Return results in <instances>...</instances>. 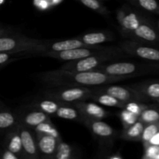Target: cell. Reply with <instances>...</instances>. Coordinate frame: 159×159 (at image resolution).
I'll return each instance as SVG.
<instances>
[{
	"instance_id": "obj_1",
	"label": "cell",
	"mask_w": 159,
	"mask_h": 159,
	"mask_svg": "<svg viewBox=\"0 0 159 159\" xmlns=\"http://www.w3.org/2000/svg\"><path fill=\"white\" fill-rule=\"evenodd\" d=\"M34 76L36 80L45 87L99 86L132 79L129 76L112 75L95 70L74 71L61 68L37 73Z\"/></svg>"
},
{
	"instance_id": "obj_2",
	"label": "cell",
	"mask_w": 159,
	"mask_h": 159,
	"mask_svg": "<svg viewBox=\"0 0 159 159\" xmlns=\"http://www.w3.org/2000/svg\"><path fill=\"white\" fill-rule=\"evenodd\" d=\"M94 70L112 75L129 76L134 79L144 75L159 74V62L148 63L117 60L102 64Z\"/></svg>"
},
{
	"instance_id": "obj_3",
	"label": "cell",
	"mask_w": 159,
	"mask_h": 159,
	"mask_svg": "<svg viewBox=\"0 0 159 159\" xmlns=\"http://www.w3.org/2000/svg\"><path fill=\"white\" fill-rule=\"evenodd\" d=\"M127 57L129 56L119 46H113L109 51L99 54H93L75 61H66L60 68L74 71H93L102 64L120 60Z\"/></svg>"
},
{
	"instance_id": "obj_4",
	"label": "cell",
	"mask_w": 159,
	"mask_h": 159,
	"mask_svg": "<svg viewBox=\"0 0 159 159\" xmlns=\"http://www.w3.org/2000/svg\"><path fill=\"white\" fill-rule=\"evenodd\" d=\"M51 40L33 38L22 34H4L0 36V52L22 53L23 55L35 52L46 46Z\"/></svg>"
},
{
	"instance_id": "obj_5",
	"label": "cell",
	"mask_w": 159,
	"mask_h": 159,
	"mask_svg": "<svg viewBox=\"0 0 159 159\" xmlns=\"http://www.w3.org/2000/svg\"><path fill=\"white\" fill-rule=\"evenodd\" d=\"M43 97L49 98L61 103H69L86 101L93 95V88L89 86L46 87L42 90Z\"/></svg>"
},
{
	"instance_id": "obj_6",
	"label": "cell",
	"mask_w": 159,
	"mask_h": 159,
	"mask_svg": "<svg viewBox=\"0 0 159 159\" xmlns=\"http://www.w3.org/2000/svg\"><path fill=\"white\" fill-rule=\"evenodd\" d=\"M82 124L90 130L96 140L100 149V154H109L113 149L119 133L102 120L85 119Z\"/></svg>"
},
{
	"instance_id": "obj_7",
	"label": "cell",
	"mask_w": 159,
	"mask_h": 159,
	"mask_svg": "<svg viewBox=\"0 0 159 159\" xmlns=\"http://www.w3.org/2000/svg\"><path fill=\"white\" fill-rule=\"evenodd\" d=\"M113 46H102V45H91V46L82 47V48H73L61 51H47L37 54V57H48L55 58L59 61H75L78 59L86 57L93 54H99L104 51H109Z\"/></svg>"
},
{
	"instance_id": "obj_8",
	"label": "cell",
	"mask_w": 159,
	"mask_h": 159,
	"mask_svg": "<svg viewBox=\"0 0 159 159\" xmlns=\"http://www.w3.org/2000/svg\"><path fill=\"white\" fill-rule=\"evenodd\" d=\"M119 47L130 57H136L149 61L159 62V49L147 43L125 40L120 41Z\"/></svg>"
},
{
	"instance_id": "obj_9",
	"label": "cell",
	"mask_w": 159,
	"mask_h": 159,
	"mask_svg": "<svg viewBox=\"0 0 159 159\" xmlns=\"http://www.w3.org/2000/svg\"><path fill=\"white\" fill-rule=\"evenodd\" d=\"M145 20L140 12L127 6H122L116 11V20L123 37L134 30Z\"/></svg>"
},
{
	"instance_id": "obj_10",
	"label": "cell",
	"mask_w": 159,
	"mask_h": 159,
	"mask_svg": "<svg viewBox=\"0 0 159 159\" xmlns=\"http://www.w3.org/2000/svg\"><path fill=\"white\" fill-rule=\"evenodd\" d=\"M94 89L98 91L108 93L124 102H129V101H140L144 102L147 101V99L141 93L132 88L130 85L124 86V85L108 84V85H99V87H95Z\"/></svg>"
},
{
	"instance_id": "obj_11",
	"label": "cell",
	"mask_w": 159,
	"mask_h": 159,
	"mask_svg": "<svg viewBox=\"0 0 159 159\" xmlns=\"http://www.w3.org/2000/svg\"><path fill=\"white\" fill-rule=\"evenodd\" d=\"M17 110L19 124L34 129L38 124L47 120H51L49 115L43 113L34 106H23Z\"/></svg>"
},
{
	"instance_id": "obj_12",
	"label": "cell",
	"mask_w": 159,
	"mask_h": 159,
	"mask_svg": "<svg viewBox=\"0 0 159 159\" xmlns=\"http://www.w3.org/2000/svg\"><path fill=\"white\" fill-rule=\"evenodd\" d=\"M124 37L144 43L156 44L159 43V31L146 19L134 30L126 34Z\"/></svg>"
},
{
	"instance_id": "obj_13",
	"label": "cell",
	"mask_w": 159,
	"mask_h": 159,
	"mask_svg": "<svg viewBox=\"0 0 159 159\" xmlns=\"http://www.w3.org/2000/svg\"><path fill=\"white\" fill-rule=\"evenodd\" d=\"M19 130L21 137L24 158H40L38 148H37V134L34 129L19 124Z\"/></svg>"
},
{
	"instance_id": "obj_14",
	"label": "cell",
	"mask_w": 159,
	"mask_h": 159,
	"mask_svg": "<svg viewBox=\"0 0 159 159\" xmlns=\"http://www.w3.org/2000/svg\"><path fill=\"white\" fill-rule=\"evenodd\" d=\"M84 116L85 119L103 120L109 117L111 113L98 104L86 101H79L71 103Z\"/></svg>"
},
{
	"instance_id": "obj_15",
	"label": "cell",
	"mask_w": 159,
	"mask_h": 159,
	"mask_svg": "<svg viewBox=\"0 0 159 159\" xmlns=\"http://www.w3.org/2000/svg\"><path fill=\"white\" fill-rule=\"evenodd\" d=\"M37 134V148L40 158H54L57 150V143L60 140L49 135Z\"/></svg>"
},
{
	"instance_id": "obj_16",
	"label": "cell",
	"mask_w": 159,
	"mask_h": 159,
	"mask_svg": "<svg viewBox=\"0 0 159 159\" xmlns=\"http://www.w3.org/2000/svg\"><path fill=\"white\" fill-rule=\"evenodd\" d=\"M3 148L18 155L20 158H24L21 137L19 130V124L5 134L4 140H3Z\"/></svg>"
},
{
	"instance_id": "obj_17",
	"label": "cell",
	"mask_w": 159,
	"mask_h": 159,
	"mask_svg": "<svg viewBox=\"0 0 159 159\" xmlns=\"http://www.w3.org/2000/svg\"><path fill=\"white\" fill-rule=\"evenodd\" d=\"M75 37L85 44L101 45V43L113 41L115 39V35L111 31L98 30L83 34Z\"/></svg>"
},
{
	"instance_id": "obj_18",
	"label": "cell",
	"mask_w": 159,
	"mask_h": 159,
	"mask_svg": "<svg viewBox=\"0 0 159 159\" xmlns=\"http://www.w3.org/2000/svg\"><path fill=\"white\" fill-rule=\"evenodd\" d=\"M19 124L17 110L5 107L0 108V134H6L9 130Z\"/></svg>"
},
{
	"instance_id": "obj_19",
	"label": "cell",
	"mask_w": 159,
	"mask_h": 159,
	"mask_svg": "<svg viewBox=\"0 0 159 159\" xmlns=\"http://www.w3.org/2000/svg\"><path fill=\"white\" fill-rule=\"evenodd\" d=\"M132 88L141 93L147 100L158 102L159 100V81H146L130 85Z\"/></svg>"
},
{
	"instance_id": "obj_20",
	"label": "cell",
	"mask_w": 159,
	"mask_h": 159,
	"mask_svg": "<svg viewBox=\"0 0 159 159\" xmlns=\"http://www.w3.org/2000/svg\"><path fill=\"white\" fill-rule=\"evenodd\" d=\"M90 99L95 102L103 105L105 107H115V108H119V109H124L125 102L120 101L114 96H111V95L108 94L104 92L98 91L93 88V95L90 97Z\"/></svg>"
},
{
	"instance_id": "obj_21",
	"label": "cell",
	"mask_w": 159,
	"mask_h": 159,
	"mask_svg": "<svg viewBox=\"0 0 159 159\" xmlns=\"http://www.w3.org/2000/svg\"><path fill=\"white\" fill-rule=\"evenodd\" d=\"M54 116L61 118V119L68 120L77 121L82 124L85 120L82 113L74 106L69 103H62L57 109Z\"/></svg>"
},
{
	"instance_id": "obj_22",
	"label": "cell",
	"mask_w": 159,
	"mask_h": 159,
	"mask_svg": "<svg viewBox=\"0 0 159 159\" xmlns=\"http://www.w3.org/2000/svg\"><path fill=\"white\" fill-rule=\"evenodd\" d=\"M80 152L77 148L65 142L63 140H60L57 143L54 159H74L79 158Z\"/></svg>"
},
{
	"instance_id": "obj_23",
	"label": "cell",
	"mask_w": 159,
	"mask_h": 159,
	"mask_svg": "<svg viewBox=\"0 0 159 159\" xmlns=\"http://www.w3.org/2000/svg\"><path fill=\"white\" fill-rule=\"evenodd\" d=\"M145 124L138 120L135 124L125 129L120 134V138L128 141H141V134Z\"/></svg>"
},
{
	"instance_id": "obj_24",
	"label": "cell",
	"mask_w": 159,
	"mask_h": 159,
	"mask_svg": "<svg viewBox=\"0 0 159 159\" xmlns=\"http://www.w3.org/2000/svg\"><path fill=\"white\" fill-rule=\"evenodd\" d=\"M30 105L37 107L40 110L43 111V113H47L48 115L51 116H55L57 109L59 108L62 103L54 100V99H49V98L43 97L42 99H37L33 101Z\"/></svg>"
},
{
	"instance_id": "obj_25",
	"label": "cell",
	"mask_w": 159,
	"mask_h": 159,
	"mask_svg": "<svg viewBox=\"0 0 159 159\" xmlns=\"http://www.w3.org/2000/svg\"><path fill=\"white\" fill-rule=\"evenodd\" d=\"M34 130L36 132V134L49 135V136H52L54 138H57V140L62 139L60 133L58 132L57 129L56 128L55 126L51 122V120H47L38 124L37 127H34Z\"/></svg>"
},
{
	"instance_id": "obj_26",
	"label": "cell",
	"mask_w": 159,
	"mask_h": 159,
	"mask_svg": "<svg viewBox=\"0 0 159 159\" xmlns=\"http://www.w3.org/2000/svg\"><path fill=\"white\" fill-rule=\"evenodd\" d=\"M77 1L91 10L100 14L102 16L108 17L110 16V10L101 0H77Z\"/></svg>"
},
{
	"instance_id": "obj_27",
	"label": "cell",
	"mask_w": 159,
	"mask_h": 159,
	"mask_svg": "<svg viewBox=\"0 0 159 159\" xmlns=\"http://www.w3.org/2000/svg\"><path fill=\"white\" fill-rule=\"evenodd\" d=\"M130 4L159 16V3L156 0H128Z\"/></svg>"
},
{
	"instance_id": "obj_28",
	"label": "cell",
	"mask_w": 159,
	"mask_h": 159,
	"mask_svg": "<svg viewBox=\"0 0 159 159\" xmlns=\"http://www.w3.org/2000/svg\"><path fill=\"white\" fill-rule=\"evenodd\" d=\"M139 120L144 124H152V123L159 121V110L155 107L148 106L139 115Z\"/></svg>"
},
{
	"instance_id": "obj_29",
	"label": "cell",
	"mask_w": 159,
	"mask_h": 159,
	"mask_svg": "<svg viewBox=\"0 0 159 159\" xmlns=\"http://www.w3.org/2000/svg\"><path fill=\"white\" fill-rule=\"evenodd\" d=\"M159 131V121L158 122L152 123L144 125L143 129L142 134H141V141L143 143V145H145L148 143L151 138Z\"/></svg>"
},
{
	"instance_id": "obj_30",
	"label": "cell",
	"mask_w": 159,
	"mask_h": 159,
	"mask_svg": "<svg viewBox=\"0 0 159 159\" xmlns=\"http://www.w3.org/2000/svg\"><path fill=\"white\" fill-rule=\"evenodd\" d=\"M119 117L123 125V129H125L133 125L139 120V116L125 110V109H121V111L119 113Z\"/></svg>"
},
{
	"instance_id": "obj_31",
	"label": "cell",
	"mask_w": 159,
	"mask_h": 159,
	"mask_svg": "<svg viewBox=\"0 0 159 159\" xmlns=\"http://www.w3.org/2000/svg\"><path fill=\"white\" fill-rule=\"evenodd\" d=\"M24 58L21 53H5L0 52V67H4L9 63L20 59Z\"/></svg>"
},
{
	"instance_id": "obj_32",
	"label": "cell",
	"mask_w": 159,
	"mask_h": 159,
	"mask_svg": "<svg viewBox=\"0 0 159 159\" xmlns=\"http://www.w3.org/2000/svg\"><path fill=\"white\" fill-rule=\"evenodd\" d=\"M147 107L148 106L144 104L143 102H140V101H129V102H125L124 109L139 116L141 113V112Z\"/></svg>"
},
{
	"instance_id": "obj_33",
	"label": "cell",
	"mask_w": 159,
	"mask_h": 159,
	"mask_svg": "<svg viewBox=\"0 0 159 159\" xmlns=\"http://www.w3.org/2000/svg\"><path fill=\"white\" fill-rule=\"evenodd\" d=\"M144 152L142 158L144 159H155L156 155L159 153V146L148 144L144 146Z\"/></svg>"
},
{
	"instance_id": "obj_34",
	"label": "cell",
	"mask_w": 159,
	"mask_h": 159,
	"mask_svg": "<svg viewBox=\"0 0 159 159\" xmlns=\"http://www.w3.org/2000/svg\"><path fill=\"white\" fill-rule=\"evenodd\" d=\"M34 5L40 11L48 10L53 6L51 0H34Z\"/></svg>"
},
{
	"instance_id": "obj_35",
	"label": "cell",
	"mask_w": 159,
	"mask_h": 159,
	"mask_svg": "<svg viewBox=\"0 0 159 159\" xmlns=\"http://www.w3.org/2000/svg\"><path fill=\"white\" fill-rule=\"evenodd\" d=\"M0 159H20V158H19L18 155L12 153V152L2 147L1 155H0Z\"/></svg>"
},
{
	"instance_id": "obj_36",
	"label": "cell",
	"mask_w": 159,
	"mask_h": 159,
	"mask_svg": "<svg viewBox=\"0 0 159 159\" xmlns=\"http://www.w3.org/2000/svg\"><path fill=\"white\" fill-rule=\"evenodd\" d=\"M148 144H152V145L159 146V131L157 132V133L151 138L150 141H148V143L147 144H145V145H148Z\"/></svg>"
},
{
	"instance_id": "obj_37",
	"label": "cell",
	"mask_w": 159,
	"mask_h": 159,
	"mask_svg": "<svg viewBox=\"0 0 159 159\" xmlns=\"http://www.w3.org/2000/svg\"><path fill=\"white\" fill-rule=\"evenodd\" d=\"M107 158H110V159H122L123 156L120 153H117V154H115V155H110V156H108V157H107Z\"/></svg>"
},
{
	"instance_id": "obj_38",
	"label": "cell",
	"mask_w": 159,
	"mask_h": 159,
	"mask_svg": "<svg viewBox=\"0 0 159 159\" xmlns=\"http://www.w3.org/2000/svg\"><path fill=\"white\" fill-rule=\"evenodd\" d=\"M51 4H52V6H57V5L60 4L61 2L63 0H51Z\"/></svg>"
},
{
	"instance_id": "obj_39",
	"label": "cell",
	"mask_w": 159,
	"mask_h": 159,
	"mask_svg": "<svg viewBox=\"0 0 159 159\" xmlns=\"http://www.w3.org/2000/svg\"><path fill=\"white\" fill-rule=\"evenodd\" d=\"M4 34H6L4 30L0 29V36H2V35H4Z\"/></svg>"
},
{
	"instance_id": "obj_40",
	"label": "cell",
	"mask_w": 159,
	"mask_h": 159,
	"mask_svg": "<svg viewBox=\"0 0 159 159\" xmlns=\"http://www.w3.org/2000/svg\"><path fill=\"white\" fill-rule=\"evenodd\" d=\"M6 107V106H5V104L3 103L1 100H0V108H2V107Z\"/></svg>"
},
{
	"instance_id": "obj_41",
	"label": "cell",
	"mask_w": 159,
	"mask_h": 159,
	"mask_svg": "<svg viewBox=\"0 0 159 159\" xmlns=\"http://www.w3.org/2000/svg\"><path fill=\"white\" fill-rule=\"evenodd\" d=\"M155 159H159V153L156 155V157H155Z\"/></svg>"
},
{
	"instance_id": "obj_42",
	"label": "cell",
	"mask_w": 159,
	"mask_h": 159,
	"mask_svg": "<svg viewBox=\"0 0 159 159\" xmlns=\"http://www.w3.org/2000/svg\"><path fill=\"white\" fill-rule=\"evenodd\" d=\"M3 2H4V0H0V5H1Z\"/></svg>"
},
{
	"instance_id": "obj_43",
	"label": "cell",
	"mask_w": 159,
	"mask_h": 159,
	"mask_svg": "<svg viewBox=\"0 0 159 159\" xmlns=\"http://www.w3.org/2000/svg\"><path fill=\"white\" fill-rule=\"evenodd\" d=\"M2 148H0V155H1V152H2Z\"/></svg>"
},
{
	"instance_id": "obj_44",
	"label": "cell",
	"mask_w": 159,
	"mask_h": 159,
	"mask_svg": "<svg viewBox=\"0 0 159 159\" xmlns=\"http://www.w3.org/2000/svg\"><path fill=\"white\" fill-rule=\"evenodd\" d=\"M101 1H102V2H104V1H108V0H101Z\"/></svg>"
},
{
	"instance_id": "obj_45",
	"label": "cell",
	"mask_w": 159,
	"mask_h": 159,
	"mask_svg": "<svg viewBox=\"0 0 159 159\" xmlns=\"http://www.w3.org/2000/svg\"><path fill=\"white\" fill-rule=\"evenodd\" d=\"M158 30H159V21H158Z\"/></svg>"
},
{
	"instance_id": "obj_46",
	"label": "cell",
	"mask_w": 159,
	"mask_h": 159,
	"mask_svg": "<svg viewBox=\"0 0 159 159\" xmlns=\"http://www.w3.org/2000/svg\"><path fill=\"white\" fill-rule=\"evenodd\" d=\"M158 102V103L159 104V100H158V102Z\"/></svg>"
}]
</instances>
